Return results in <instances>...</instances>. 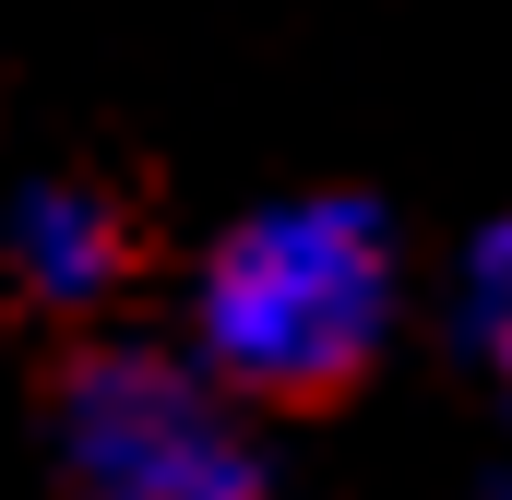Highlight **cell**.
<instances>
[{"label": "cell", "instance_id": "obj_5", "mask_svg": "<svg viewBox=\"0 0 512 500\" xmlns=\"http://www.w3.org/2000/svg\"><path fill=\"white\" fill-rule=\"evenodd\" d=\"M489 500H512V465H501V477H489Z\"/></svg>", "mask_w": 512, "mask_h": 500}, {"label": "cell", "instance_id": "obj_4", "mask_svg": "<svg viewBox=\"0 0 512 500\" xmlns=\"http://www.w3.org/2000/svg\"><path fill=\"white\" fill-rule=\"evenodd\" d=\"M465 334H477V358L512 381V215L465 250Z\"/></svg>", "mask_w": 512, "mask_h": 500}, {"label": "cell", "instance_id": "obj_2", "mask_svg": "<svg viewBox=\"0 0 512 500\" xmlns=\"http://www.w3.org/2000/svg\"><path fill=\"white\" fill-rule=\"evenodd\" d=\"M60 477L72 500H262V453L203 358L96 346L60 381Z\"/></svg>", "mask_w": 512, "mask_h": 500}, {"label": "cell", "instance_id": "obj_1", "mask_svg": "<svg viewBox=\"0 0 512 500\" xmlns=\"http://www.w3.org/2000/svg\"><path fill=\"white\" fill-rule=\"evenodd\" d=\"M382 334H393V239L346 191L239 215L191 286V358L262 405L358 381L382 358Z\"/></svg>", "mask_w": 512, "mask_h": 500}, {"label": "cell", "instance_id": "obj_3", "mask_svg": "<svg viewBox=\"0 0 512 500\" xmlns=\"http://www.w3.org/2000/svg\"><path fill=\"white\" fill-rule=\"evenodd\" d=\"M0 250H12V274H24L48 310H96V298L131 274L120 203H108V191H84V179H36V191L12 203Z\"/></svg>", "mask_w": 512, "mask_h": 500}]
</instances>
